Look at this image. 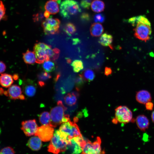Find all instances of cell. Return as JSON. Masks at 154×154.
Masks as SVG:
<instances>
[{
  "mask_svg": "<svg viewBox=\"0 0 154 154\" xmlns=\"http://www.w3.org/2000/svg\"><path fill=\"white\" fill-rule=\"evenodd\" d=\"M129 23L135 26L134 36L137 38L146 42L149 40L151 33V23L145 16L131 17L128 20Z\"/></svg>",
  "mask_w": 154,
  "mask_h": 154,
  "instance_id": "1",
  "label": "cell"
},
{
  "mask_svg": "<svg viewBox=\"0 0 154 154\" xmlns=\"http://www.w3.org/2000/svg\"><path fill=\"white\" fill-rule=\"evenodd\" d=\"M70 143V140L66 134L59 130H56L51 139L48 151L54 154H58L66 151Z\"/></svg>",
  "mask_w": 154,
  "mask_h": 154,
  "instance_id": "2",
  "label": "cell"
},
{
  "mask_svg": "<svg viewBox=\"0 0 154 154\" xmlns=\"http://www.w3.org/2000/svg\"><path fill=\"white\" fill-rule=\"evenodd\" d=\"M60 12L63 17L69 19L81 11L78 3L73 0H65L60 4Z\"/></svg>",
  "mask_w": 154,
  "mask_h": 154,
  "instance_id": "3",
  "label": "cell"
},
{
  "mask_svg": "<svg viewBox=\"0 0 154 154\" xmlns=\"http://www.w3.org/2000/svg\"><path fill=\"white\" fill-rule=\"evenodd\" d=\"M66 109L62 102L58 101L57 105L50 110V120L49 125L53 127H55L62 123V120L65 115L64 112Z\"/></svg>",
  "mask_w": 154,
  "mask_h": 154,
  "instance_id": "4",
  "label": "cell"
},
{
  "mask_svg": "<svg viewBox=\"0 0 154 154\" xmlns=\"http://www.w3.org/2000/svg\"><path fill=\"white\" fill-rule=\"evenodd\" d=\"M50 46L41 42L35 44L33 49L36 57L37 63L41 64L45 61L50 60L48 54V50Z\"/></svg>",
  "mask_w": 154,
  "mask_h": 154,
  "instance_id": "5",
  "label": "cell"
},
{
  "mask_svg": "<svg viewBox=\"0 0 154 154\" xmlns=\"http://www.w3.org/2000/svg\"><path fill=\"white\" fill-rule=\"evenodd\" d=\"M60 23L58 19L50 17L43 21L41 25L45 34L54 35L59 33Z\"/></svg>",
  "mask_w": 154,
  "mask_h": 154,
  "instance_id": "6",
  "label": "cell"
},
{
  "mask_svg": "<svg viewBox=\"0 0 154 154\" xmlns=\"http://www.w3.org/2000/svg\"><path fill=\"white\" fill-rule=\"evenodd\" d=\"M115 120L124 124L129 122L132 119V112L125 106H120L115 109Z\"/></svg>",
  "mask_w": 154,
  "mask_h": 154,
  "instance_id": "7",
  "label": "cell"
},
{
  "mask_svg": "<svg viewBox=\"0 0 154 154\" xmlns=\"http://www.w3.org/2000/svg\"><path fill=\"white\" fill-rule=\"evenodd\" d=\"M59 130L66 134L70 140L74 137L82 136L78 126L74 122H72L70 120L62 123Z\"/></svg>",
  "mask_w": 154,
  "mask_h": 154,
  "instance_id": "8",
  "label": "cell"
},
{
  "mask_svg": "<svg viewBox=\"0 0 154 154\" xmlns=\"http://www.w3.org/2000/svg\"><path fill=\"white\" fill-rule=\"evenodd\" d=\"M101 141L99 137H97L94 141L92 142L89 140L86 142L82 149V154H102L101 144Z\"/></svg>",
  "mask_w": 154,
  "mask_h": 154,
  "instance_id": "9",
  "label": "cell"
},
{
  "mask_svg": "<svg viewBox=\"0 0 154 154\" xmlns=\"http://www.w3.org/2000/svg\"><path fill=\"white\" fill-rule=\"evenodd\" d=\"M54 131L53 127L49 124L43 125L38 128L35 135L38 136L43 141H48L52 137Z\"/></svg>",
  "mask_w": 154,
  "mask_h": 154,
  "instance_id": "10",
  "label": "cell"
},
{
  "mask_svg": "<svg viewBox=\"0 0 154 154\" xmlns=\"http://www.w3.org/2000/svg\"><path fill=\"white\" fill-rule=\"evenodd\" d=\"M4 94L10 99L23 100L25 97L22 94L21 88L17 85H13L9 88L7 91H5Z\"/></svg>",
  "mask_w": 154,
  "mask_h": 154,
  "instance_id": "11",
  "label": "cell"
},
{
  "mask_svg": "<svg viewBox=\"0 0 154 154\" xmlns=\"http://www.w3.org/2000/svg\"><path fill=\"white\" fill-rule=\"evenodd\" d=\"M21 129L27 136H30L36 133L38 128L36 121L35 119L23 121L21 123Z\"/></svg>",
  "mask_w": 154,
  "mask_h": 154,
  "instance_id": "12",
  "label": "cell"
},
{
  "mask_svg": "<svg viewBox=\"0 0 154 154\" xmlns=\"http://www.w3.org/2000/svg\"><path fill=\"white\" fill-rule=\"evenodd\" d=\"M23 88V92L26 96L32 97L36 93L37 85L33 80L28 79L24 82Z\"/></svg>",
  "mask_w": 154,
  "mask_h": 154,
  "instance_id": "13",
  "label": "cell"
},
{
  "mask_svg": "<svg viewBox=\"0 0 154 154\" xmlns=\"http://www.w3.org/2000/svg\"><path fill=\"white\" fill-rule=\"evenodd\" d=\"M136 99L139 103L145 104L151 102V97L150 93L145 90H141L137 92L136 94Z\"/></svg>",
  "mask_w": 154,
  "mask_h": 154,
  "instance_id": "14",
  "label": "cell"
},
{
  "mask_svg": "<svg viewBox=\"0 0 154 154\" xmlns=\"http://www.w3.org/2000/svg\"><path fill=\"white\" fill-rule=\"evenodd\" d=\"M136 124L141 130L145 131L149 127V122L147 117L143 115L137 116L136 119Z\"/></svg>",
  "mask_w": 154,
  "mask_h": 154,
  "instance_id": "15",
  "label": "cell"
},
{
  "mask_svg": "<svg viewBox=\"0 0 154 154\" xmlns=\"http://www.w3.org/2000/svg\"><path fill=\"white\" fill-rule=\"evenodd\" d=\"M27 145L32 150L37 151L39 150L42 146L41 140L37 136L32 137L28 140Z\"/></svg>",
  "mask_w": 154,
  "mask_h": 154,
  "instance_id": "16",
  "label": "cell"
},
{
  "mask_svg": "<svg viewBox=\"0 0 154 154\" xmlns=\"http://www.w3.org/2000/svg\"><path fill=\"white\" fill-rule=\"evenodd\" d=\"M13 76L7 73H2L0 76V84L5 88H8L13 82Z\"/></svg>",
  "mask_w": 154,
  "mask_h": 154,
  "instance_id": "17",
  "label": "cell"
},
{
  "mask_svg": "<svg viewBox=\"0 0 154 154\" xmlns=\"http://www.w3.org/2000/svg\"><path fill=\"white\" fill-rule=\"evenodd\" d=\"M44 8L51 14H55L59 11L58 3L51 0L48 1L46 3Z\"/></svg>",
  "mask_w": 154,
  "mask_h": 154,
  "instance_id": "18",
  "label": "cell"
},
{
  "mask_svg": "<svg viewBox=\"0 0 154 154\" xmlns=\"http://www.w3.org/2000/svg\"><path fill=\"white\" fill-rule=\"evenodd\" d=\"M113 40L112 36L107 33L103 34L100 37L98 41L99 42L102 46H109L111 49L113 48L112 45Z\"/></svg>",
  "mask_w": 154,
  "mask_h": 154,
  "instance_id": "19",
  "label": "cell"
},
{
  "mask_svg": "<svg viewBox=\"0 0 154 154\" xmlns=\"http://www.w3.org/2000/svg\"><path fill=\"white\" fill-rule=\"evenodd\" d=\"M23 58L24 62L27 64H33L36 62V57L34 51L29 49L23 53Z\"/></svg>",
  "mask_w": 154,
  "mask_h": 154,
  "instance_id": "20",
  "label": "cell"
},
{
  "mask_svg": "<svg viewBox=\"0 0 154 154\" xmlns=\"http://www.w3.org/2000/svg\"><path fill=\"white\" fill-rule=\"evenodd\" d=\"M104 30L103 27L101 24L95 23L92 24L90 27V33L93 37H99L103 33Z\"/></svg>",
  "mask_w": 154,
  "mask_h": 154,
  "instance_id": "21",
  "label": "cell"
},
{
  "mask_svg": "<svg viewBox=\"0 0 154 154\" xmlns=\"http://www.w3.org/2000/svg\"><path fill=\"white\" fill-rule=\"evenodd\" d=\"M37 77L38 85L40 87H42L44 86L46 84L45 82L51 78V76L50 74L45 71L39 73Z\"/></svg>",
  "mask_w": 154,
  "mask_h": 154,
  "instance_id": "22",
  "label": "cell"
},
{
  "mask_svg": "<svg viewBox=\"0 0 154 154\" xmlns=\"http://www.w3.org/2000/svg\"><path fill=\"white\" fill-rule=\"evenodd\" d=\"M105 4L103 1L100 0H95L91 4L92 10L96 13H100L103 11L105 9Z\"/></svg>",
  "mask_w": 154,
  "mask_h": 154,
  "instance_id": "23",
  "label": "cell"
},
{
  "mask_svg": "<svg viewBox=\"0 0 154 154\" xmlns=\"http://www.w3.org/2000/svg\"><path fill=\"white\" fill-rule=\"evenodd\" d=\"M77 98V94L74 92H72L66 94L64 98V100L67 105L72 106L76 103Z\"/></svg>",
  "mask_w": 154,
  "mask_h": 154,
  "instance_id": "24",
  "label": "cell"
},
{
  "mask_svg": "<svg viewBox=\"0 0 154 154\" xmlns=\"http://www.w3.org/2000/svg\"><path fill=\"white\" fill-rule=\"evenodd\" d=\"M56 67L55 63L50 60L44 62L42 65V68L45 71L47 72L54 71L56 69Z\"/></svg>",
  "mask_w": 154,
  "mask_h": 154,
  "instance_id": "25",
  "label": "cell"
},
{
  "mask_svg": "<svg viewBox=\"0 0 154 154\" xmlns=\"http://www.w3.org/2000/svg\"><path fill=\"white\" fill-rule=\"evenodd\" d=\"M39 118L40 122L41 124H49L50 120V114L47 112H44L40 114Z\"/></svg>",
  "mask_w": 154,
  "mask_h": 154,
  "instance_id": "26",
  "label": "cell"
},
{
  "mask_svg": "<svg viewBox=\"0 0 154 154\" xmlns=\"http://www.w3.org/2000/svg\"><path fill=\"white\" fill-rule=\"evenodd\" d=\"M63 29L65 33L69 36H71L74 34L76 31L75 25L71 23H66Z\"/></svg>",
  "mask_w": 154,
  "mask_h": 154,
  "instance_id": "27",
  "label": "cell"
},
{
  "mask_svg": "<svg viewBox=\"0 0 154 154\" xmlns=\"http://www.w3.org/2000/svg\"><path fill=\"white\" fill-rule=\"evenodd\" d=\"M81 74L85 80L89 82L92 81L95 77L94 72L90 69L85 70Z\"/></svg>",
  "mask_w": 154,
  "mask_h": 154,
  "instance_id": "28",
  "label": "cell"
},
{
  "mask_svg": "<svg viewBox=\"0 0 154 154\" xmlns=\"http://www.w3.org/2000/svg\"><path fill=\"white\" fill-rule=\"evenodd\" d=\"M71 65L75 72H79L82 70L84 68L82 62L81 60H74L72 62Z\"/></svg>",
  "mask_w": 154,
  "mask_h": 154,
  "instance_id": "29",
  "label": "cell"
},
{
  "mask_svg": "<svg viewBox=\"0 0 154 154\" xmlns=\"http://www.w3.org/2000/svg\"><path fill=\"white\" fill-rule=\"evenodd\" d=\"M84 80L82 74H79L75 80V83L77 90H79V88L83 84Z\"/></svg>",
  "mask_w": 154,
  "mask_h": 154,
  "instance_id": "30",
  "label": "cell"
},
{
  "mask_svg": "<svg viewBox=\"0 0 154 154\" xmlns=\"http://www.w3.org/2000/svg\"><path fill=\"white\" fill-rule=\"evenodd\" d=\"M13 149L11 147H7L2 149L0 152V154H15Z\"/></svg>",
  "mask_w": 154,
  "mask_h": 154,
  "instance_id": "31",
  "label": "cell"
},
{
  "mask_svg": "<svg viewBox=\"0 0 154 154\" xmlns=\"http://www.w3.org/2000/svg\"><path fill=\"white\" fill-rule=\"evenodd\" d=\"M94 19L96 22L102 23L105 21V17L103 14H98L94 15Z\"/></svg>",
  "mask_w": 154,
  "mask_h": 154,
  "instance_id": "32",
  "label": "cell"
},
{
  "mask_svg": "<svg viewBox=\"0 0 154 154\" xmlns=\"http://www.w3.org/2000/svg\"><path fill=\"white\" fill-rule=\"evenodd\" d=\"M6 8L3 2L0 0V21L5 16Z\"/></svg>",
  "mask_w": 154,
  "mask_h": 154,
  "instance_id": "33",
  "label": "cell"
},
{
  "mask_svg": "<svg viewBox=\"0 0 154 154\" xmlns=\"http://www.w3.org/2000/svg\"><path fill=\"white\" fill-rule=\"evenodd\" d=\"M91 0H81L80 5L81 6L85 9H89L91 4Z\"/></svg>",
  "mask_w": 154,
  "mask_h": 154,
  "instance_id": "34",
  "label": "cell"
},
{
  "mask_svg": "<svg viewBox=\"0 0 154 154\" xmlns=\"http://www.w3.org/2000/svg\"><path fill=\"white\" fill-rule=\"evenodd\" d=\"M80 18L82 21H88L90 20V16L88 13H84L81 15Z\"/></svg>",
  "mask_w": 154,
  "mask_h": 154,
  "instance_id": "35",
  "label": "cell"
},
{
  "mask_svg": "<svg viewBox=\"0 0 154 154\" xmlns=\"http://www.w3.org/2000/svg\"><path fill=\"white\" fill-rule=\"evenodd\" d=\"M43 15L42 13H37L34 15L33 16V20L35 22L38 21L43 18Z\"/></svg>",
  "mask_w": 154,
  "mask_h": 154,
  "instance_id": "36",
  "label": "cell"
},
{
  "mask_svg": "<svg viewBox=\"0 0 154 154\" xmlns=\"http://www.w3.org/2000/svg\"><path fill=\"white\" fill-rule=\"evenodd\" d=\"M6 66L3 61H0V74L3 73L5 70Z\"/></svg>",
  "mask_w": 154,
  "mask_h": 154,
  "instance_id": "37",
  "label": "cell"
},
{
  "mask_svg": "<svg viewBox=\"0 0 154 154\" xmlns=\"http://www.w3.org/2000/svg\"><path fill=\"white\" fill-rule=\"evenodd\" d=\"M112 71L111 68L109 67H106L105 69L104 74L107 76L110 75Z\"/></svg>",
  "mask_w": 154,
  "mask_h": 154,
  "instance_id": "38",
  "label": "cell"
},
{
  "mask_svg": "<svg viewBox=\"0 0 154 154\" xmlns=\"http://www.w3.org/2000/svg\"><path fill=\"white\" fill-rule=\"evenodd\" d=\"M145 104V108L147 110H153V104L151 102H149Z\"/></svg>",
  "mask_w": 154,
  "mask_h": 154,
  "instance_id": "39",
  "label": "cell"
},
{
  "mask_svg": "<svg viewBox=\"0 0 154 154\" xmlns=\"http://www.w3.org/2000/svg\"><path fill=\"white\" fill-rule=\"evenodd\" d=\"M50 13L47 11H46L44 13V16L46 18H49L50 16Z\"/></svg>",
  "mask_w": 154,
  "mask_h": 154,
  "instance_id": "40",
  "label": "cell"
},
{
  "mask_svg": "<svg viewBox=\"0 0 154 154\" xmlns=\"http://www.w3.org/2000/svg\"><path fill=\"white\" fill-rule=\"evenodd\" d=\"M79 41V39H78L75 38L73 40V43H74V44H76V43H78Z\"/></svg>",
  "mask_w": 154,
  "mask_h": 154,
  "instance_id": "41",
  "label": "cell"
},
{
  "mask_svg": "<svg viewBox=\"0 0 154 154\" xmlns=\"http://www.w3.org/2000/svg\"><path fill=\"white\" fill-rule=\"evenodd\" d=\"M13 77L14 80H17L19 78V76L17 74H15L13 75Z\"/></svg>",
  "mask_w": 154,
  "mask_h": 154,
  "instance_id": "42",
  "label": "cell"
},
{
  "mask_svg": "<svg viewBox=\"0 0 154 154\" xmlns=\"http://www.w3.org/2000/svg\"><path fill=\"white\" fill-rule=\"evenodd\" d=\"M151 118L153 122L154 123V110L153 112L151 114Z\"/></svg>",
  "mask_w": 154,
  "mask_h": 154,
  "instance_id": "43",
  "label": "cell"
},
{
  "mask_svg": "<svg viewBox=\"0 0 154 154\" xmlns=\"http://www.w3.org/2000/svg\"><path fill=\"white\" fill-rule=\"evenodd\" d=\"M4 91L2 88H0V95H1L4 94Z\"/></svg>",
  "mask_w": 154,
  "mask_h": 154,
  "instance_id": "44",
  "label": "cell"
},
{
  "mask_svg": "<svg viewBox=\"0 0 154 154\" xmlns=\"http://www.w3.org/2000/svg\"><path fill=\"white\" fill-rule=\"evenodd\" d=\"M54 1H56L58 3L60 4L61 2V0H52Z\"/></svg>",
  "mask_w": 154,
  "mask_h": 154,
  "instance_id": "45",
  "label": "cell"
},
{
  "mask_svg": "<svg viewBox=\"0 0 154 154\" xmlns=\"http://www.w3.org/2000/svg\"><path fill=\"white\" fill-rule=\"evenodd\" d=\"M67 62H68V63H70V62H71V60L70 59H67Z\"/></svg>",
  "mask_w": 154,
  "mask_h": 154,
  "instance_id": "46",
  "label": "cell"
},
{
  "mask_svg": "<svg viewBox=\"0 0 154 154\" xmlns=\"http://www.w3.org/2000/svg\"><path fill=\"white\" fill-rule=\"evenodd\" d=\"M104 152L102 153V154H104Z\"/></svg>",
  "mask_w": 154,
  "mask_h": 154,
  "instance_id": "47",
  "label": "cell"
},
{
  "mask_svg": "<svg viewBox=\"0 0 154 154\" xmlns=\"http://www.w3.org/2000/svg\"></svg>",
  "mask_w": 154,
  "mask_h": 154,
  "instance_id": "48",
  "label": "cell"
}]
</instances>
